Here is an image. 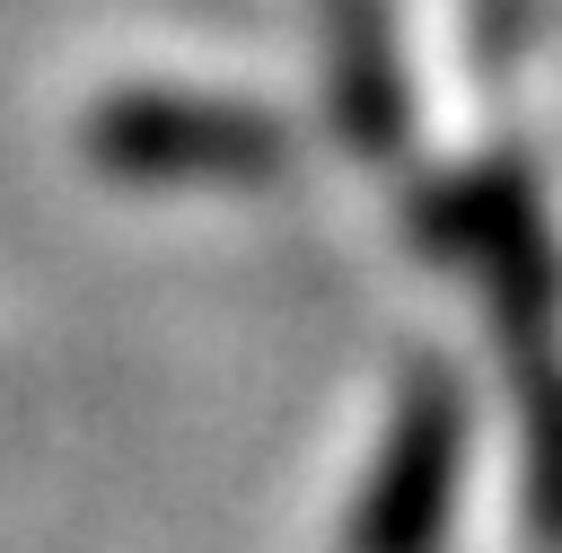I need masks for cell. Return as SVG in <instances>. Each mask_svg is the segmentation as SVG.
I'll list each match as a JSON object with an SVG mask.
<instances>
[{
    "mask_svg": "<svg viewBox=\"0 0 562 553\" xmlns=\"http://www.w3.org/2000/svg\"><path fill=\"white\" fill-rule=\"evenodd\" d=\"M413 246L474 272L483 307H492V342L501 360H544L562 351V246L544 219V193L518 158H483L465 176H439L413 193Z\"/></svg>",
    "mask_w": 562,
    "mask_h": 553,
    "instance_id": "obj_1",
    "label": "cell"
},
{
    "mask_svg": "<svg viewBox=\"0 0 562 553\" xmlns=\"http://www.w3.org/2000/svg\"><path fill=\"white\" fill-rule=\"evenodd\" d=\"M465 448H474V404L448 360H413L395 386V413L378 430V456L351 492L342 553H448L457 492H465Z\"/></svg>",
    "mask_w": 562,
    "mask_h": 553,
    "instance_id": "obj_2",
    "label": "cell"
},
{
    "mask_svg": "<svg viewBox=\"0 0 562 553\" xmlns=\"http://www.w3.org/2000/svg\"><path fill=\"white\" fill-rule=\"evenodd\" d=\"M79 140L114 184H272L290 158V132L272 114L193 88H114L79 123Z\"/></svg>",
    "mask_w": 562,
    "mask_h": 553,
    "instance_id": "obj_3",
    "label": "cell"
},
{
    "mask_svg": "<svg viewBox=\"0 0 562 553\" xmlns=\"http://www.w3.org/2000/svg\"><path fill=\"white\" fill-rule=\"evenodd\" d=\"M325 88H334V123L360 158H395L413 97H404V61L386 35L378 0H325Z\"/></svg>",
    "mask_w": 562,
    "mask_h": 553,
    "instance_id": "obj_4",
    "label": "cell"
},
{
    "mask_svg": "<svg viewBox=\"0 0 562 553\" xmlns=\"http://www.w3.org/2000/svg\"><path fill=\"white\" fill-rule=\"evenodd\" d=\"M518 404V500H527V544L562 553V351L509 369Z\"/></svg>",
    "mask_w": 562,
    "mask_h": 553,
    "instance_id": "obj_5",
    "label": "cell"
}]
</instances>
